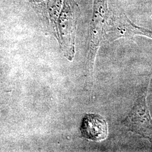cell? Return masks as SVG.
Listing matches in <instances>:
<instances>
[{
  "instance_id": "obj_1",
  "label": "cell",
  "mask_w": 152,
  "mask_h": 152,
  "mask_svg": "<svg viewBox=\"0 0 152 152\" xmlns=\"http://www.w3.org/2000/svg\"><path fill=\"white\" fill-rule=\"evenodd\" d=\"M80 10L75 0H63V5L56 25V36L63 50L73 55L77 21Z\"/></svg>"
},
{
  "instance_id": "obj_2",
  "label": "cell",
  "mask_w": 152,
  "mask_h": 152,
  "mask_svg": "<svg viewBox=\"0 0 152 152\" xmlns=\"http://www.w3.org/2000/svg\"><path fill=\"white\" fill-rule=\"evenodd\" d=\"M147 89H145L121 124L127 130L148 140L152 148V118L147 105Z\"/></svg>"
},
{
  "instance_id": "obj_3",
  "label": "cell",
  "mask_w": 152,
  "mask_h": 152,
  "mask_svg": "<svg viewBox=\"0 0 152 152\" xmlns=\"http://www.w3.org/2000/svg\"><path fill=\"white\" fill-rule=\"evenodd\" d=\"M110 14L108 0H93L92 18L90 27L89 55L92 58L103 40L105 29Z\"/></svg>"
},
{
  "instance_id": "obj_4",
  "label": "cell",
  "mask_w": 152,
  "mask_h": 152,
  "mask_svg": "<svg viewBox=\"0 0 152 152\" xmlns=\"http://www.w3.org/2000/svg\"><path fill=\"white\" fill-rule=\"evenodd\" d=\"M80 130L82 136L92 141H102L108 136L107 124L99 114H86L82 120Z\"/></svg>"
},
{
  "instance_id": "obj_5",
  "label": "cell",
  "mask_w": 152,
  "mask_h": 152,
  "mask_svg": "<svg viewBox=\"0 0 152 152\" xmlns=\"http://www.w3.org/2000/svg\"><path fill=\"white\" fill-rule=\"evenodd\" d=\"M44 26L49 28L50 26L49 15L47 10V0H28Z\"/></svg>"
},
{
  "instance_id": "obj_6",
  "label": "cell",
  "mask_w": 152,
  "mask_h": 152,
  "mask_svg": "<svg viewBox=\"0 0 152 152\" xmlns=\"http://www.w3.org/2000/svg\"><path fill=\"white\" fill-rule=\"evenodd\" d=\"M134 36H145L152 39V31H151L148 29H146L145 28L138 26L135 24H134Z\"/></svg>"
}]
</instances>
